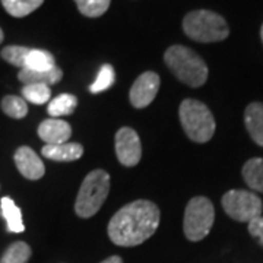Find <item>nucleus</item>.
I'll return each mask as SVG.
<instances>
[{
    "label": "nucleus",
    "mask_w": 263,
    "mask_h": 263,
    "mask_svg": "<svg viewBox=\"0 0 263 263\" xmlns=\"http://www.w3.org/2000/svg\"><path fill=\"white\" fill-rule=\"evenodd\" d=\"M158 206L146 199H138L120 208L110 219L107 233L120 247H135L145 243L160 227Z\"/></svg>",
    "instance_id": "nucleus-1"
},
{
    "label": "nucleus",
    "mask_w": 263,
    "mask_h": 263,
    "mask_svg": "<svg viewBox=\"0 0 263 263\" xmlns=\"http://www.w3.org/2000/svg\"><path fill=\"white\" fill-rule=\"evenodd\" d=\"M164 62L180 82L192 88H199L208 81V66L205 60L186 46H171L164 54Z\"/></svg>",
    "instance_id": "nucleus-2"
},
{
    "label": "nucleus",
    "mask_w": 263,
    "mask_h": 263,
    "mask_svg": "<svg viewBox=\"0 0 263 263\" xmlns=\"http://www.w3.org/2000/svg\"><path fill=\"white\" fill-rule=\"evenodd\" d=\"M180 123L190 141L206 143L212 139L216 129L215 119L206 104L186 98L179 107Z\"/></svg>",
    "instance_id": "nucleus-3"
},
{
    "label": "nucleus",
    "mask_w": 263,
    "mask_h": 263,
    "mask_svg": "<svg viewBox=\"0 0 263 263\" xmlns=\"http://www.w3.org/2000/svg\"><path fill=\"white\" fill-rule=\"evenodd\" d=\"M186 35L197 43H218L230 35L227 21L212 10H193L183 19Z\"/></svg>",
    "instance_id": "nucleus-4"
},
{
    "label": "nucleus",
    "mask_w": 263,
    "mask_h": 263,
    "mask_svg": "<svg viewBox=\"0 0 263 263\" xmlns=\"http://www.w3.org/2000/svg\"><path fill=\"white\" fill-rule=\"evenodd\" d=\"M110 193V174L104 170L91 171L82 181L75 200V212L81 218L94 216Z\"/></svg>",
    "instance_id": "nucleus-5"
},
{
    "label": "nucleus",
    "mask_w": 263,
    "mask_h": 263,
    "mask_svg": "<svg viewBox=\"0 0 263 263\" xmlns=\"http://www.w3.org/2000/svg\"><path fill=\"white\" fill-rule=\"evenodd\" d=\"M215 221L214 203L205 196L190 199L184 211L183 230L190 241H200L211 233Z\"/></svg>",
    "instance_id": "nucleus-6"
},
{
    "label": "nucleus",
    "mask_w": 263,
    "mask_h": 263,
    "mask_svg": "<svg viewBox=\"0 0 263 263\" xmlns=\"http://www.w3.org/2000/svg\"><path fill=\"white\" fill-rule=\"evenodd\" d=\"M221 203L227 215L238 222L249 224L254 218L262 215L263 212L262 199L249 190H230L222 196Z\"/></svg>",
    "instance_id": "nucleus-7"
},
{
    "label": "nucleus",
    "mask_w": 263,
    "mask_h": 263,
    "mask_svg": "<svg viewBox=\"0 0 263 263\" xmlns=\"http://www.w3.org/2000/svg\"><path fill=\"white\" fill-rule=\"evenodd\" d=\"M116 155L124 167H135L142 158V143L139 135L132 127H122L116 133Z\"/></svg>",
    "instance_id": "nucleus-8"
},
{
    "label": "nucleus",
    "mask_w": 263,
    "mask_h": 263,
    "mask_svg": "<svg viewBox=\"0 0 263 263\" xmlns=\"http://www.w3.org/2000/svg\"><path fill=\"white\" fill-rule=\"evenodd\" d=\"M160 76L155 72H143L132 85L130 104L135 108H145L148 107L158 94L160 89Z\"/></svg>",
    "instance_id": "nucleus-9"
},
{
    "label": "nucleus",
    "mask_w": 263,
    "mask_h": 263,
    "mask_svg": "<svg viewBox=\"0 0 263 263\" xmlns=\"http://www.w3.org/2000/svg\"><path fill=\"white\" fill-rule=\"evenodd\" d=\"M13 160L18 171L28 180H40L46 174L44 162L35 151L29 146H19Z\"/></svg>",
    "instance_id": "nucleus-10"
},
{
    "label": "nucleus",
    "mask_w": 263,
    "mask_h": 263,
    "mask_svg": "<svg viewBox=\"0 0 263 263\" xmlns=\"http://www.w3.org/2000/svg\"><path fill=\"white\" fill-rule=\"evenodd\" d=\"M38 136L46 142V145H60L70 139L72 127L62 119H46L38 126Z\"/></svg>",
    "instance_id": "nucleus-11"
},
{
    "label": "nucleus",
    "mask_w": 263,
    "mask_h": 263,
    "mask_svg": "<svg viewBox=\"0 0 263 263\" xmlns=\"http://www.w3.org/2000/svg\"><path fill=\"white\" fill-rule=\"evenodd\" d=\"M41 154L44 158L57 162H70L84 155V146L76 142H66L60 145H44Z\"/></svg>",
    "instance_id": "nucleus-12"
},
{
    "label": "nucleus",
    "mask_w": 263,
    "mask_h": 263,
    "mask_svg": "<svg viewBox=\"0 0 263 263\" xmlns=\"http://www.w3.org/2000/svg\"><path fill=\"white\" fill-rule=\"evenodd\" d=\"M245 124L250 138L263 146V104L252 103L246 107Z\"/></svg>",
    "instance_id": "nucleus-13"
},
{
    "label": "nucleus",
    "mask_w": 263,
    "mask_h": 263,
    "mask_svg": "<svg viewBox=\"0 0 263 263\" xmlns=\"http://www.w3.org/2000/svg\"><path fill=\"white\" fill-rule=\"evenodd\" d=\"M63 78V70L54 66L50 70H29V69H21L18 73V79L22 84H44L51 85L59 84Z\"/></svg>",
    "instance_id": "nucleus-14"
},
{
    "label": "nucleus",
    "mask_w": 263,
    "mask_h": 263,
    "mask_svg": "<svg viewBox=\"0 0 263 263\" xmlns=\"http://www.w3.org/2000/svg\"><path fill=\"white\" fill-rule=\"evenodd\" d=\"M0 211H2V216L6 221V227H8L9 233L19 234V233L25 231L22 212H21V209L16 206V203L10 197H2V200H0Z\"/></svg>",
    "instance_id": "nucleus-15"
},
{
    "label": "nucleus",
    "mask_w": 263,
    "mask_h": 263,
    "mask_svg": "<svg viewBox=\"0 0 263 263\" xmlns=\"http://www.w3.org/2000/svg\"><path fill=\"white\" fill-rule=\"evenodd\" d=\"M246 184L256 192L263 193V158H252L241 170Z\"/></svg>",
    "instance_id": "nucleus-16"
},
{
    "label": "nucleus",
    "mask_w": 263,
    "mask_h": 263,
    "mask_svg": "<svg viewBox=\"0 0 263 263\" xmlns=\"http://www.w3.org/2000/svg\"><path fill=\"white\" fill-rule=\"evenodd\" d=\"M78 107V98L72 94H60L56 98L50 100L47 107V113L53 117H63V116H70Z\"/></svg>",
    "instance_id": "nucleus-17"
},
{
    "label": "nucleus",
    "mask_w": 263,
    "mask_h": 263,
    "mask_svg": "<svg viewBox=\"0 0 263 263\" xmlns=\"http://www.w3.org/2000/svg\"><path fill=\"white\" fill-rule=\"evenodd\" d=\"M56 66L54 57L47 50H38V48H31L27 56L25 67L29 70H50Z\"/></svg>",
    "instance_id": "nucleus-18"
},
{
    "label": "nucleus",
    "mask_w": 263,
    "mask_h": 263,
    "mask_svg": "<svg viewBox=\"0 0 263 263\" xmlns=\"http://www.w3.org/2000/svg\"><path fill=\"white\" fill-rule=\"evenodd\" d=\"M44 0H2V5L5 10L15 16V18H24L37 10Z\"/></svg>",
    "instance_id": "nucleus-19"
},
{
    "label": "nucleus",
    "mask_w": 263,
    "mask_h": 263,
    "mask_svg": "<svg viewBox=\"0 0 263 263\" xmlns=\"http://www.w3.org/2000/svg\"><path fill=\"white\" fill-rule=\"evenodd\" d=\"M0 107H2V111L6 116H9L10 119L21 120L28 114V104L22 97H18V95H6L2 100Z\"/></svg>",
    "instance_id": "nucleus-20"
},
{
    "label": "nucleus",
    "mask_w": 263,
    "mask_h": 263,
    "mask_svg": "<svg viewBox=\"0 0 263 263\" xmlns=\"http://www.w3.org/2000/svg\"><path fill=\"white\" fill-rule=\"evenodd\" d=\"M22 98L25 101L35 105H41L50 101L51 98V89L48 85L44 84H28L22 88Z\"/></svg>",
    "instance_id": "nucleus-21"
},
{
    "label": "nucleus",
    "mask_w": 263,
    "mask_h": 263,
    "mask_svg": "<svg viewBox=\"0 0 263 263\" xmlns=\"http://www.w3.org/2000/svg\"><path fill=\"white\" fill-rule=\"evenodd\" d=\"M31 253V247L25 241H15L5 250L0 263H27Z\"/></svg>",
    "instance_id": "nucleus-22"
},
{
    "label": "nucleus",
    "mask_w": 263,
    "mask_h": 263,
    "mask_svg": "<svg viewBox=\"0 0 263 263\" xmlns=\"http://www.w3.org/2000/svg\"><path fill=\"white\" fill-rule=\"evenodd\" d=\"M79 12L88 18H98L110 8L111 0H75Z\"/></svg>",
    "instance_id": "nucleus-23"
},
{
    "label": "nucleus",
    "mask_w": 263,
    "mask_h": 263,
    "mask_svg": "<svg viewBox=\"0 0 263 263\" xmlns=\"http://www.w3.org/2000/svg\"><path fill=\"white\" fill-rule=\"evenodd\" d=\"M114 78H116V73H114L113 66L108 65V63L101 66L97 79L89 86L91 94H100L103 91H107L108 88H111L114 84Z\"/></svg>",
    "instance_id": "nucleus-24"
},
{
    "label": "nucleus",
    "mask_w": 263,
    "mask_h": 263,
    "mask_svg": "<svg viewBox=\"0 0 263 263\" xmlns=\"http://www.w3.org/2000/svg\"><path fill=\"white\" fill-rule=\"evenodd\" d=\"M29 47H22V46H8L2 50V57L12 66H16L19 69L25 67L27 56H28Z\"/></svg>",
    "instance_id": "nucleus-25"
},
{
    "label": "nucleus",
    "mask_w": 263,
    "mask_h": 263,
    "mask_svg": "<svg viewBox=\"0 0 263 263\" xmlns=\"http://www.w3.org/2000/svg\"><path fill=\"white\" fill-rule=\"evenodd\" d=\"M249 233L254 238H257V241L263 246V215L257 216L249 222Z\"/></svg>",
    "instance_id": "nucleus-26"
},
{
    "label": "nucleus",
    "mask_w": 263,
    "mask_h": 263,
    "mask_svg": "<svg viewBox=\"0 0 263 263\" xmlns=\"http://www.w3.org/2000/svg\"><path fill=\"white\" fill-rule=\"evenodd\" d=\"M100 263H123V259L120 256H110V257L104 259L103 262Z\"/></svg>",
    "instance_id": "nucleus-27"
},
{
    "label": "nucleus",
    "mask_w": 263,
    "mask_h": 263,
    "mask_svg": "<svg viewBox=\"0 0 263 263\" xmlns=\"http://www.w3.org/2000/svg\"><path fill=\"white\" fill-rule=\"evenodd\" d=\"M3 38H5V35H3V31H2V28H0V44L3 43Z\"/></svg>",
    "instance_id": "nucleus-28"
},
{
    "label": "nucleus",
    "mask_w": 263,
    "mask_h": 263,
    "mask_svg": "<svg viewBox=\"0 0 263 263\" xmlns=\"http://www.w3.org/2000/svg\"><path fill=\"white\" fill-rule=\"evenodd\" d=\"M260 38H262V43H263V25H262V29H260Z\"/></svg>",
    "instance_id": "nucleus-29"
}]
</instances>
